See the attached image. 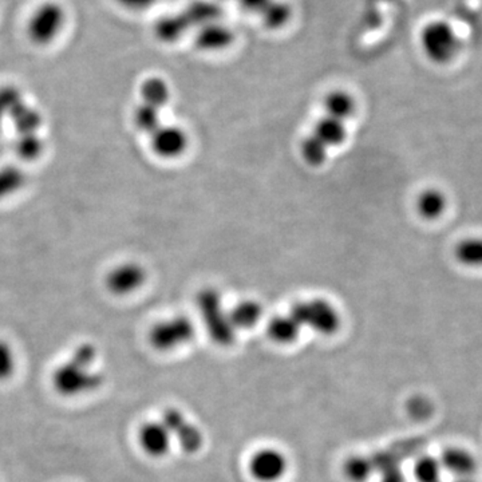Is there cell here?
<instances>
[{
    "label": "cell",
    "mask_w": 482,
    "mask_h": 482,
    "mask_svg": "<svg viewBox=\"0 0 482 482\" xmlns=\"http://www.w3.org/2000/svg\"><path fill=\"white\" fill-rule=\"evenodd\" d=\"M312 134L317 136L328 149L341 147L347 140L346 124L339 119L325 116L315 124Z\"/></svg>",
    "instance_id": "obj_23"
},
{
    "label": "cell",
    "mask_w": 482,
    "mask_h": 482,
    "mask_svg": "<svg viewBox=\"0 0 482 482\" xmlns=\"http://www.w3.org/2000/svg\"><path fill=\"white\" fill-rule=\"evenodd\" d=\"M216 2H219L220 4V2H227V0H216Z\"/></svg>",
    "instance_id": "obj_37"
},
{
    "label": "cell",
    "mask_w": 482,
    "mask_h": 482,
    "mask_svg": "<svg viewBox=\"0 0 482 482\" xmlns=\"http://www.w3.org/2000/svg\"><path fill=\"white\" fill-rule=\"evenodd\" d=\"M441 461L434 455L423 454L413 466V476L417 482H442Z\"/></svg>",
    "instance_id": "obj_29"
},
{
    "label": "cell",
    "mask_w": 482,
    "mask_h": 482,
    "mask_svg": "<svg viewBox=\"0 0 482 482\" xmlns=\"http://www.w3.org/2000/svg\"><path fill=\"white\" fill-rule=\"evenodd\" d=\"M301 157L309 165L322 166L328 157V148L314 134L303 140L301 147Z\"/></svg>",
    "instance_id": "obj_31"
},
{
    "label": "cell",
    "mask_w": 482,
    "mask_h": 482,
    "mask_svg": "<svg viewBox=\"0 0 482 482\" xmlns=\"http://www.w3.org/2000/svg\"><path fill=\"white\" fill-rule=\"evenodd\" d=\"M147 282V271L136 261L116 264L106 274L105 285L116 296H126L139 291Z\"/></svg>",
    "instance_id": "obj_8"
},
{
    "label": "cell",
    "mask_w": 482,
    "mask_h": 482,
    "mask_svg": "<svg viewBox=\"0 0 482 482\" xmlns=\"http://www.w3.org/2000/svg\"><path fill=\"white\" fill-rule=\"evenodd\" d=\"M161 422L166 426L172 438L176 439L182 452L195 454L203 447V431L195 423L189 422L184 413L180 412L179 409L169 407L164 410Z\"/></svg>",
    "instance_id": "obj_7"
},
{
    "label": "cell",
    "mask_w": 482,
    "mask_h": 482,
    "mask_svg": "<svg viewBox=\"0 0 482 482\" xmlns=\"http://www.w3.org/2000/svg\"><path fill=\"white\" fill-rule=\"evenodd\" d=\"M14 152L20 160L34 163L44 155V141L38 133L20 134L15 137Z\"/></svg>",
    "instance_id": "obj_28"
},
{
    "label": "cell",
    "mask_w": 482,
    "mask_h": 482,
    "mask_svg": "<svg viewBox=\"0 0 482 482\" xmlns=\"http://www.w3.org/2000/svg\"><path fill=\"white\" fill-rule=\"evenodd\" d=\"M261 25L269 31L282 30L290 25L293 18V7L287 0H271L269 6L259 15Z\"/></svg>",
    "instance_id": "obj_21"
},
{
    "label": "cell",
    "mask_w": 482,
    "mask_h": 482,
    "mask_svg": "<svg viewBox=\"0 0 482 482\" xmlns=\"http://www.w3.org/2000/svg\"><path fill=\"white\" fill-rule=\"evenodd\" d=\"M182 14L189 22L190 28H200L208 23L221 20L222 12L216 0H193L185 7Z\"/></svg>",
    "instance_id": "obj_15"
},
{
    "label": "cell",
    "mask_w": 482,
    "mask_h": 482,
    "mask_svg": "<svg viewBox=\"0 0 482 482\" xmlns=\"http://www.w3.org/2000/svg\"><path fill=\"white\" fill-rule=\"evenodd\" d=\"M415 209L422 219L434 221L442 217L447 209V197L438 188H426L418 193Z\"/></svg>",
    "instance_id": "obj_14"
},
{
    "label": "cell",
    "mask_w": 482,
    "mask_h": 482,
    "mask_svg": "<svg viewBox=\"0 0 482 482\" xmlns=\"http://www.w3.org/2000/svg\"><path fill=\"white\" fill-rule=\"evenodd\" d=\"M133 121L136 128L145 134H153L161 125L160 110L153 106L141 103L137 106L133 113Z\"/></svg>",
    "instance_id": "obj_30"
},
{
    "label": "cell",
    "mask_w": 482,
    "mask_h": 482,
    "mask_svg": "<svg viewBox=\"0 0 482 482\" xmlns=\"http://www.w3.org/2000/svg\"><path fill=\"white\" fill-rule=\"evenodd\" d=\"M323 106H325V116L339 119L343 123L349 121L357 110L355 98L346 90H333L328 92Z\"/></svg>",
    "instance_id": "obj_20"
},
{
    "label": "cell",
    "mask_w": 482,
    "mask_h": 482,
    "mask_svg": "<svg viewBox=\"0 0 482 482\" xmlns=\"http://www.w3.org/2000/svg\"><path fill=\"white\" fill-rule=\"evenodd\" d=\"M196 328L185 315H176L153 325L149 333L150 344L160 351H172L185 346L195 338Z\"/></svg>",
    "instance_id": "obj_6"
},
{
    "label": "cell",
    "mask_w": 482,
    "mask_h": 482,
    "mask_svg": "<svg viewBox=\"0 0 482 482\" xmlns=\"http://www.w3.org/2000/svg\"><path fill=\"white\" fill-rule=\"evenodd\" d=\"M68 12L57 0H46L34 9L26 22V36L39 47L54 44L65 30Z\"/></svg>",
    "instance_id": "obj_3"
},
{
    "label": "cell",
    "mask_w": 482,
    "mask_h": 482,
    "mask_svg": "<svg viewBox=\"0 0 482 482\" xmlns=\"http://www.w3.org/2000/svg\"><path fill=\"white\" fill-rule=\"evenodd\" d=\"M196 303L209 338L219 346H232L237 330L230 322L229 311H225L222 306L221 293L216 288H203Z\"/></svg>",
    "instance_id": "obj_2"
},
{
    "label": "cell",
    "mask_w": 482,
    "mask_h": 482,
    "mask_svg": "<svg viewBox=\"0 0 482 482\" xmlns=\"http://www.w3.org/2000/svg\"><path fill=\"white\" fill-rule=\"evenodd\" d=\"M455 261L466 269H482V236L462 238L453 250Z\"/></svg>",
    "instance_id": "obj_22"
},
{
    "label": "cell",
    "mask_w": 482,
    "mask_h": 482,
    "mask_svg": "<svg viewBox=\"0 0 482 482\" xmlns=\"http://www.w3.org/2000/svg\"><path fill=\"white\" fill-rule=\"evenodd\" d=\"M375 473L372 455L352 454L343 462V474L349 482H369Z\"/></svg>",
    "instance_id": "obj_26"
},
{
    "label": "cell",
    "mask_w": 482,
    "mask_h": 482,
    "mask_svg": "<svg viewBox=\"0 0 482 482\" xmlns=\"http://www.w3.org/2000/svg\"><path fill=\"white\" fill-rule=\"evenodd\" d=\"M142 103L153 106V108H161L171 100L172 92L168 82L161 76H149L142 82L141 89Z\"/></svg>",
    "instance_id": "obj_25"
},
{
    "label": "cell",
    "mask_w": 482,
    "mask_h": 482,
    "mask_svg": "<svg viewBox=\"0 0 482 482\" xmlns=\"http://www.w3.org/2000/svg\"><path fill=\"white\" fill-rule=\"evenodd\" d=\"M452 482H476L473 478H454Z\"/></svg>",
    "instance_id": "obj_36"
},
{
    "label": "cell",
    "mask_w": 482,
    "mask_h": 482,
    "mask_svg": "<svg viewBox=\"0 0 482 482\" xmlns=\"http://www.w3.org/2000/svg\"><path fill=\"white\" fill-rule=\"evenodd\" d=\"M22 100H25L22 92L17 86H12V84L0 86V131L10 118V114Z\"/></svg>",
    "instance_id": "obj_32"
},
{
    "label": "cell",
    "mask_w": 482,
    "mask_h": 482,
    "mask_svg": "<svg viewBox=\"0 0 482 482\" xmlns=\"http://www.w3.org/2000/svg\"><path fill=\"white\" fill-rule=\"evenodd\" d=\"M420 46L430 62L446 65L460 52L461 39L452 23L433 20L421 28Z\"/></svg>",
    "instance_id": "obj_4"
},
{
    "label": "cell",
    "mask_w": 482,
    "mask_h": 482,
    "mask_svg": "<svg viewBox=\"0 0 482 482\" xmlns=\"http://www.w3.org/2000/svg\"><path fill=\"white\" fill-rule=\"evenodd\" d=\"M240 9L248 14L261 15L271 0H236Z\"/></svg>",
    "instance_id": "obj_35"
},
{
    "label": "cell",
    "mask_w": 482,
    "mask_h": 482,
    "mask_svg": "<svg viewBox=\"0 0 482 482\" xmlns=\"http://www.w3.org/2000/svg\"><path fill=\"white\" fill-rule=\"evenodd\" d=\"M269 338L277 344H291L299 338L301 325L298 320L288 312L285 315H277L269 322L267 327Z\"/></svg>",
    "instance_id": "obj_19"
},
{
    "label": "cell",
    "mask_w": 482,
    "mask_h": 482,
    "mask_svg": "<svg viewBox=\"0 0 482 482\" xmlns=\"http://www.w3.org/2000/svg\"><path fill=\"white\" fill-rule=\"evenodd\" d=\"M18 360L14 347L6 339L0 338V382H6L14 377Z\"/></svg>",
    "instance_id": "obj_33"
},
{
    "label": "cell",
    "mask_w": 482,
    "mask_h": 482,
    "mask_svg": "<svg viewBox=\"0 0 482 482\" xmlns=\"http://www.w3.org/2000/svg\"><path fill=\"white\" fill-rule=\"evenodd\" d=\"M189 22L181 12L166 14L158 18L155 23V36L163 44H174L190 30Z\"/></svg>",
    "instance_id": "obj_16"
},
{
    "label": "cell",
    "mask_w": 482,
    "mask_h": 482,
    "mask_svg": "<svg viewBox=\"0 0 482 482\" xmlns=\"http://www.w3.org/2000/svg\"><path fill=\"white\" fill-rule=\"evenodd\" d=\"M28 182L25 172L17 165L0 166V201L17 195Z\"/></svg>",
    "instance_id": "obj_27"
},
{
    "label": "cell",
    "mask_w": 482,
    "mask_h": 482,
    "mask_svg": "<svg viewBox=\"0 0 482 482\" xmlns=\"http://www.w3.org/2000/svg\"><path fill=\"white\" fill-rule=\"evenodd\" d=\"M375 471L380 474V482H406L398 457L391 450H380L372 454Z\"/></svg>",
    "instance_id": "obj_24"
},
{
    "label": "cell",
    "mask_w": 482,
    "mask_h": 482,
    "mask_svg": "<svg viewBox=\"0 0 482 482\" xmlns=\"http://www.w3.org/2000/svg\"><path fill=\"white\" fill-rule=\"evenodd\" d=\"M290 314L298 320L301 328H311L323 336H333L341 325L338 309L327 299L314 298L293 304Z\"/></svg>",
    "instance_id": "obj_5"
},
{
    "label": "cell",
    "mask_w": 482,
    "mask_h": 482,
    "mask_svg": "<svg viewBox=\"0 0 482 482\" xmlns=\"http://www.w3.org/2000/svg\"><path fill=\"white\" fill-rule=\"evenodd\" d=\"M383 2H385V4H389V2H391V0H383Z\"/></svg>",
    "instance_id": "obj_38"
},
{
    "label": "cell",
    "mask_w": 482,
    "mask_h": 482,
    "mask_svg": "<svg viewBox=\"0 0 482 482\" xmlns=\"http://www.w3.org/2000/svg\"><path fill=\"white\" fill-rule=\"evenodd\" d=\"M235 39V31L222 20H217L197 28L195 44L201 52H217L232 46Z\"/></svg>",
    "instance_id": "obj_11"
},
{
    "label": "cell",
    "mask_w": 482,
    "mask_h": 482,
    "mask_svg": "<svg viewBox=\"0 0 482 482\" xmlns=\"http://www.w3.org/2000/svg\"><path fill=\"white\" fill-rule=\"evenodd\" d=\"M438 458L444 470L452 474L454 478H471L478 469L477 458L465 447H445Z\"/></svg>",
    "instance_id": "obj_13"
},
{
    "label": "cell",
    "mask_w": 482,
    "mask_h": 482,
    "mask_svg": "<svg viewBox=\"0 0 482 482\" xmlns=\"http://www.w3.org/2000/svg\"><path fill=\"white\" fill-rule=\"evenodd\" d=\"M97 357V347L94 344L89 341L79 344L71 357L52 373V382L54 390L66 398L84 396L97 390L103 381L102 374L92 369Z\"/></svg>",
    "instance_id": "obj_1"
},
{
    "label": "cell",
    "mask_w": 482,
    "mask_h": 482,
    "mask_svg": "<svg viewBox=\"0 0 482 482\" xmlns=\"http://www.w3.org/2000/svg\"><path fill=\"white\" fill-rule=\"evenodd\" d=\"M248 466L256 481L277 482L287 473L288 461L280 450L264 447L253 453Z\"/></svg>",
    "instance_id": "obj_9"
},
{
    "label": "cell",
    "mask_w": 482,
    "mask_h": 482,
    "mask_svg": "<svg viewBox=\"0 0 482 482\" xmlns=\"http://www.w3.org/2000/svg\"><path fill=\"white\" fill-rule=\"evenodd\" d=\"M116 2L131 12H147L158 4V0H116Z\"/></svg>",
    "instance_id": "obj_34"
},
{
    "label": "cell",
    "mask_w": 482,
    "mask_h": 482,
    "mask_svg": "<svg viewBox=\"0 0 482 482\" xmlns=\"http://www.w3.org/2000/svg\"><path fill=\"white\" fill-rule=\"evenodd\" d=\"M9 119L14 126L17 136L38 133L39 129L44 125V116H42L41 111L34 106L28 105L26 100H22L12 110Z\"/></svg>",
    "instance_id": "obj_17"
},
{
    "label": "cell",
    "mask_w": 482,
    "mask_h": 482,
    "mask_svg": "<svg viewBox=\"0 0 482 482\" xmlns=\"http://www.w3.org/2000/svg\"><path fill=\"white\" fill-rule=\"evenodd\" d=\"M150 147L161 158H177L187 150L189 139L187 132L176 125H161L155 133L150 134Z\"/></svg>",
    "instance_id": "obj_10"
},
{
    "label": "cell",
    "mask_w": 482,
    "mask_h": 482,
    "mask_svg": "<svg viewBox=\"0 0 482 482\" xmlns=\"http://www.w3.org/2000/svg\"><path fill=\"white\" fill-rule=\"evenodd\" d=\"M139 441L142 450L148 455L160 458L168 454L173 438L161 421H153V422H147L141 426Z\"/></svg>",
    "instance_id": "obj_12"
},
{
    "label": "cell",
    "mask_w": 482,
    "mask_h": 482,
    "mask_svg": "<svg viewBox=\"0 0 482 482\" xmlns=\"http://www.w3.org/2000/svg\"><path fill=\"white\" fill-rule=\"evenodd\" d=\"M263 314V307L258 301L247 299V301H238L232 307L229 317L236 330H250L261 323Z\"/></svg>",
    "instance_id": "obj_18"
}]
</instances>
